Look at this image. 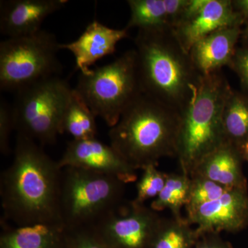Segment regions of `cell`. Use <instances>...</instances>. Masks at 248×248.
I'll list each match as a JSON object with an SVG mask.
<instances>
[{
	"label": "cell",
	"instance_id": "603a6c76",
	"mask_svg": "<svg viewBox=\"0 0 248 248\" xmlns=\"http://www.w3.org/2000/svg\"><path fill=\"white\" fill-rule=\"evenodd\" d=\"M190 178V190L186 210H190L202 204L220 198L231 189L210 179L192 176Z\"/></svg>",
	"mask_w": 248,
	"mask_h": 248
},
{
	"label": "cell",
	"instance_id": "4316f807",
	"mask_svg": "<svg viewBox=\"0 0 248 248\" xmlns=\"http://www.w3.org/2000/svg\"><path fill=\"white\" fill-rule=\"evenodd\" d=\"M228 66L236 73L241 86L248 92V45L242 48H236Z\"/></svg>",
	"mask_w": 248,
	"mask_h": 248
},
{
	"label": "cell",
	"instance_id": "7a4b0ae2",
	"mask_svg": "<svg viewBox=\"0 0 248 248\" xmlns=\"http://www.w3.org/2000/svg\"><path fill=\"white\" fill-rule=\"evenodd\" d=\"M180 112L142 93L109 130L110 145L135 170L177 157Z\"/></svg>",
	"mask_w": 248,
	"mask_h": 248
},
{
	"label": "cell",
	"instance_id": "484cf974",
	"mask_svg": "<svg viewBox=\"0 0 248 248\" xmlns=\"http://www.w3.org/2000/svg\"><path fill=\"white\" fill-rule=\"evenodd\" d=\"M14 130L12 106L1 97L0 101V152L3 155L11 153V135Z\"/></svg>",
	"mask_w": 248,
	"mask_h": 248
},
{
	"label": "cell",
	"instance_id": "f1b7e54d",
	"mask_svg": "<svg viewBox=\"0 0 248 248\" xmlns=\"http://www.w3.org/2000/svg\"><path fill=\"white\" fill-rule=\"evenodd\" d=\"M233 7L236 12L244 17L245 21L248 19V0H236L232 1Z\"/></svg>",
	"mask_w": 248,
	"mask_h": 248
},
{
	"label": "cell",
	"instance_id": "7402d4cb",
	"mask_svg": "<svg viewBox=\"0 0 248 248\" xmlns=\"http://www.w3.org/2000/svg\"><path fill=\"white\" fill-rule=\"evenodd\" d=\"M190 190V178L184 172L167 174L166 184L159 196L151 204L156 212L170 210L172 217L181 218L182 209L188 202Z\"/></svg>",
	"mask_w": 248,
	"mask_h": 248
},
{
	"label": "cell",
	"instance_id": "6da1fadb",
	"mask_svg": "<svg viewBox=\"0 0 248 248\" xmlns=\"http://www.w3.org/2000/svg\"><path fill=\"white\" fill-rule=\"evenodd\" d=\"M62 169L35 141L17 135L14 160L1 177L4 223H60Z\"/></svg>",
	"mask_w": 248,
	"mask_h": 248
},
{
	"label": "cell",
	"instance_id": "f546056e",
	"mask_svg": "<svg viewBox=\"0 0 248 248\" xmlns=\"http://www.w3.org/2000/svg\"><path fill=\"white\" fill-rule=\"evenodd\" d=\"M239 148L240 153H241V156L243 157L246 158L248 161V142L244 143L242 146L239 147Z\"/></svg>",
	"mask_w": 248,
	"mask_h": 248
},
{
	"label": "cell",
	"instance_id": "52a82bcc",
	"mask_svg": "<svg viewBox=\"0 0 248 248\" xmlns=\"http://www.w3.org/2000/svg\"><path fill=\"white\" fill-rule=\"evenodd\" d=\"M73 91L66 79L56 76L16 92L12 107L17 135L41 146L55 143L62 135V117Z\"/></svg>",
	"mask_w": 248,
	"mask_h": 248
},
{
	"label": "cell",
	"instance_id": "cb8c5ba5",
	"mask_svg": "<svg viewBox=\"0 0 248 248\" xmlns=\"http://www.w3.org/2000/svg\"><path fill=\"white\" fill-rule=\"evenodd\" d=\"M143 170V174L137 184L136 198L133 201L140 205L159 196L166 184L168 174L159 170L156 166L153 165L145 168Z\"/></svg>",
	"mask_w": 248,
	"mask_h": 248
},
{
	"label": "cell",
	"instance_id": "277c9868",
	"mask_svg": "<svg viewBox=\"0 0 248 248\" xmlns=\"http://www.w3.org/2000/svg\"><path fill=\"white\" fill-rule=\"evenodd\" d=\"M231 90L221 71L201 76L180 110L177 157L182 172L189 177L201 160L228 142L222 115Z\"/></svg>",
	"mask_w": 248,
	"mask_h": 248
},
{
	"label": "cell",
	"instance_id": "8992f818",
	"mask_svg": "<svg viewBox=\"0 0 248 248\" xmlns=\"http://www.w3.org/2000/svg\"><path fill=\"white\" fill-rule=\"evenodd\" d=\"M75 90L96 117L112 128L130 104L143 93L135 49L113 62L80 73Z\"/></svg>",
	"mask_w": 248,
	"mask_h": 248
},
{
	"label": "cell",
	"instance_id": "5bb4252c",
	"mask_svg": "<svg viewBox=\"0 0 248 248\" xmlns=\"http://www.w3.org/2000/svg\"><path fill=\"white\" fill-rule=\"evenodd\" d=\"M128 36L127 29H112L94 20L76 40L60 44V49L71 52L76 68L80 73H86L99 60L115 53L117 44Z\"/></svg>",
	"mask_w": 248,
	"mask_h": 248
},
{
	"label": "cell",
	"instance_id": "4fadbf2b",
	"mask_svg": "<svg viewBox=\"0 0 248 248\" xmlns=\"http://www.w3.org/2000/svg\"><path fill=\"white\" fill-rule=\"evenodd\" d=\"M67 0H4L0 3V32L9 38L33 35Z\"/></svg>",
	"mask_w": 248,
	"mask_h": 248
},
{
	"label": "cell",
	"instance_id": "9a60e30c",
	"mask_svg": "<svg viewBox=\"0 0 248 248\" xmlns=\"http://www.w3.org/2000/svg\"><path fill=\"white\" fill-rule=\"evenodd\" d=\"M242 34L241 26L218 29L196 42L189 54L196 70L202 76H208L229 66Z\"/></svg>",
	"mask_w": 248,
	"mask_h": 248
},
{
	"label": "cell",
	"instance_id": "2e32d148",
	"mask_svg": "<svg viewBox=\"0 0 248 248\" xmlns=\"http://www.w3.org/2000/svg\"><path fill=\"white\" fill-rule=\"evenodd\" d=\"M241 157L239 148L226 142L201 160L190 177L200 176L231 190H245Z\"/></svg>",
	"mask_w": 248,
	"mask_h": 248
},
{
	"label": "cell",
	"instance_id": "ba28073f",
	"mask_svg": "<svg viewBox=\"0 0 248 248\" xmlns=\"http://www.w3.org/2000/svg\"><path fill=\"white\" fill-rule=\"evenodd\" d=\"M60 49L55 36L41 30L33 35L8 38L0 43V88L17 92L50 77L60 76Z\"/></svg>",
	"mask_w": 248,
	"mask_h": 248
},
{
	"label": "cell",
	"instance_id": "8fae6325",
	"mask_svg": "<svg viewBox=\"0 0 248 248\" xmlns=\"http://www.w3.org/2000/svg\"><path fill=\"white\" fill-rule=\"evenodd\" d=\"M58 163L62 169L79 168L115 177L125 184L135 182L138 179L136 170L113 147L96 138L72 140Z\"/></svg>",
	"mask_w": 248,
	"mask_h": 248
},
{
	"label": "cell",
	"instance_id": "7c38bea8",
	"mask_svg": "<svg viewBox=\"0 0 248 248\" xmlns=\"http://www.w3.org/2000/svg\"><path fill=\"white\" fill-rule=\"evenodd\" d=\"M187 220L195 225L199 237L222 231L234 232L248 222V198L246 190L236 189L220 198L186 210Z\"/></svg>",
	"mask_w": 248,
	"mask_h": 248
},
{
	"label": "cell",
	"instance_id": "e0dca14e",
	"mask_svg": "<svg viewBox=\"0 0 248 248\" xmlns=\"http://www.w3.org/2000/svg\"><path fill=\"white\" fill-rule=\"evenodd\" d=\"M0 248H62L65 228L60 223L11 228L4 225Z\"/></svg>",
	"mask_w": 248,
	"mask_h": 248
},
{
	"label": "cell",
	"instance_id": "3957f363",
	"mask_svg": "<svg viewBox=\"0 0 248 248\" xmlns=\"http://www.w3.org/2000/svg\"><path fill=\"white\" fill-rule=\"evenodd\" d=\"M135 44L142 91L180 112L202 76L190 54L170 28L138 30Z\"/></svg>",
	"mask_w": 248,
	"mask_h": 248
},
{
	"label": "cell",
	"instance_id": "4dcf8cb0",
	"mask_svg": "<svg viewBox=\"0 0 248 248\" xmlns=\"http://www.w3.org/2000/svg\"><path fill=\"white\" fill-rule=\"evenodd\" d=\"M243 36H244L245 40H246V42H247L248 45V23L247 27H246V29H245L244 32H243Z\"/></svg>",
	"mask_w": 248,
	"mask_h": 248
},
{
	"label": "cell",
	"instance_id": "ffe728a7",
	"mask_svg": "<svg viewBox=\"0 0 248 248\" xmlns=\"http://www.w3.org/2000/svg\"><path fill=\"white\" fill-rule=\"evenodd\" d=\"M127 3L130 11L127 30L171 29L168 0H128Z\"/></svg>",
	"mask_w": 248,
	"mask_h": 248
},
{
	"label": "cell",
	"instance_id": "ac0fdd59",
	"mask_svg": "<svg viewBox=\"0 0 248 248\" xmlns=\"http://www.w3.org/2000/svg\"><path fill=\"white\" fill-rule=\"evenodd\" d=\"M223 130L227 141L239 148L248 142V97L231 90L223 107Z\"/></svg>",
	"mask_w": 248,
	"mask_h": 248
},
{
	"label": "cell",
	"instance_id": "9c48e42d",
	"mask_svg": "<svg viewBox=\"0 0 248 248\" xmlns=\"http://www.w3.org/2000/svg\"><path fill=\"white\" fill-rule=\"evenodd\" d=\"M162 218L144 204L124 201L91 228L110 248H150Z\"/></svg>",
	"mask_w": 248,
	"mask_h": 248
},
{
	"label": "cell",
	"instance_id": "d6986e66",
	"mask_svg": "<svg viewBox=\"0 0 248 248\" xmlns=\"http://www.w3.org/2000/svg\"><path fill=\"white\" fill-rule=\"evenodd\" d=\"M96 116L73 89L62 117V135L67 133L73 140L95 138L97 134Z\"/></svg>",
	"mask_w": 248,
	"mask_h": 248
},
{
	"label": "cell",
	"instance_id": "30bf717a",
	"mask_svg": "<svg viewBox=\"0 0 248 248\" xmlns=\"http://www.w3.org/2000/svg\"><path fill=\"white\" fill-rule=\"evenodd\" d=\"M244 17L231 0H189L173 33L187 53L196 42L218 29L241 26Z\"/></svg>",
	"mask_w": 248,
	"mask_h": 248
},
{
	"label": "cell",
	"instance_id": "83f0119b",
	"mask_svg": "<svg viewBox=\"0 0 248 248\" xmlns=\"http://www.w3.org/2000/svg\"><path fill=\"white\" fill-rule=\"evenodd\" d=\"M194 248H232L229 243L221 239L218 234H208L201 236Z\"/></svg>",
	"mask_w": 248,
	"mask_h": 248
},
{
	"label": "cell",
	"instance_id": "5b68a950",
	"mask_svg": "<svg viewBox=\"0 0 248 248\" xmlns=\"http://www.w3.org/2000/svg\"><path fill=\"white\" fill-rule=\"evenodd\" d=\"M125 183L79 168L62 169L60 218L66 229L92 228L124 202Z\"/></svg>",
	"mask_w": 248,
	"mask_h": 248
},
{
	"label": "cell",
	"instance_id": "d4e9b609",
	"mask_svg": "<svg viewBox=\"0 0 248 248\" xmlns=\"http://www.w3.org/2000/svg\"><path fill=\"white\" fill-rule=\"evenodd\" d=\"M62 248H110L91 228L66 229Z\"/></svg>",
	"mask_w": 248,
	"mask_h": 248
},
{
	"label": "cell",
	"instance_id": "44dd1931",
	"mask_svg": "<svg viewBox=\"0 0 248 248\" xmlns=\"http://www.w3.org/2000/svg\"><path fill=\"white\" fill-rule=\"evenodd\" d=\"M199 239L187 218H162L150 248H194Z\"/></svg>",
	"mask_w": 248,
	"mask_h": 248
}]
</instances>
